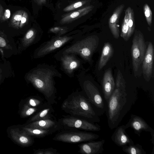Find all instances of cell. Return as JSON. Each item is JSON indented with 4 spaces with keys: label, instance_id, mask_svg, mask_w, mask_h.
Wrapping results in <instances>:
<instances>
[{
    "label": "cell",
    "instance_id": "f546056e",
    "mask_svg": "<svg viewBox=\"0 0 154 154\" xmlns=\"http://www.w3.org/2000/svg\"><path fill=\"white\" fill-rule=\"evenodd\" d=\"M11 12L8 9H6L4 12L1 20L3 21H6L10 17Z\"/></svg>",
    "mask_w": 154,
    "mask_h": 154
},
{
    "label": "cell",
    "instance_id": "d6a6232c",
    "mask_svg": "<svg viewBox=\"0 0 154 154\" xmlns=\"http://www.w3.org/2000/svg\"><path fill=\"white\" fill-rule=\"evenodd\" d=\"M40 1V2H45V0H39V1Z\"/></svg>",
    "mask_w": 154,
    "mask_h": 154
},
{
    "label": "cell",
    "instance_id": "52a82bcc",
    "mask_svg": "<svg viewBox=\"0 0 154 154\" xmlns=\"http://www.w3.org/2000/svg\"><path fill=\"white\" fill-rule=\"evenodd\" d=\"M63 116L58 120L60 131L80 130L98 131L101 130L100 126L94 122L70 115Z\"/></svg>",
    "mask_w": 154,
    "mask_h": 154
},
{
    "label": "cell",
    "instance_id": "5bb4252c",
    "mask_svg": "<svg viewBox=\"0 0 154 154\" xmlns=\"http://www.w3.org/2000/svg\"><path fill=\"white\" fill-rule=\"evenodd\" d=\"M126 129L125 125L118 126L111 137L112 141L119 146L122 147L134 144L132 140L127 134Z\"/></svg>",
    "mask_w": 154,
    "mask_h": 154
},
{
    "label": "cell",
    "instance_id": "9c48e42d",
    "mask_svg": "<svg viewBox=\"0 0 154 154\" xmlns=\"http://www.w3.org/2000/svg\"><path fill=\"white\" fill-rule=\"evenodd\" d=\"M146 46L142 34L138 32L134 34L131 48V55L134 75L138 71L143 59Z\"/></svg>",
    "mask_w": 154,
    "mask_h": 154
},
{
    "label": "cell",
    "instance_id": "d4e9b609",
    "mask_svg": "<svg viewBox=\"0 0 154 154\" xmlns=\"http://www.w3.org/2000/svg\"><path fill=\"white\" fill-rule=\"evenodd\" d=\"M118 17V14L116 13H114L110 19L109 23L111 32L114 38L117 39L119 38V30L116 24Z\"/></svg>",
    "mask_w": 154,
    "mask_h": 154
},
{
    "label": "cell",
    "instance_id": "8992f818",
    "mask_svg": "<svg viewBox=\"0 0 154 154\" xmlns=\"http://www.w3.org/2000/svg\"><path fill=\"white\" fill-rule=\"evenodd\" d=\"M78 32H73L61 36L56 35L49 40L44 42L35 51L33 55L34 59L43 57L59 49L64 45L71 43L81 36Z\"/></svg>",
    "mask_w": 154,
    "mask_h": 154
},
{
    "label": "cell",
    "instance_id": "ac0fdd59",
    "mask_svg": "<svg viewBox=\"0 0 154 154\" xmlns=\"http://www.w3.org/2000/svg\"><path fill=\"white\" fill-rule=\"evenodd\" d=\"M42 35L35 29H29L23 38L22 44L25 48L38 42L41 39Z\"/></svg>",
    "mask_w": 154,
    "mask_h": 154
},
{
    "label": "cell",
    "instance_id": "4fadbf2b",
    "mask_svg": "<svg viewBox=\"0 0 154 154\" xmlns=\"http://www.w3.org/2000/svg\"><path fill=\"white\" fill-rule=\"evenodd\" d=\"M87 142L78 145L79 147V152L85 154H99L103 153L104 150L103 146L105 142L104 140Z\"/></svg>",
    "mask_w": 154,
    "mask_h": 154
},
{
    "label": "cell",
    "instance_id": "1f68e13d",
    "mask_svg": "<svg viewBox=\"0 0 154 154\" xmlns=\"http://www.w3.org/2000/svg\"><path fill=\"white\" fill-rule=\"evenodd\" d=\"M4 12L3 11V10L2 7V6L0 5V20H1Z\"/></svg>",
    "mask_w": 154,
    "mask_h": 154
},
{
    "label": "cell",
    "instance_id": "484cf974",
    "mask_svg": "<svg viewBox=\"0 0 154 154\" xmlns=\"http://www.w3.org/2000/svg\"><path fill=\"white\" fill-rule=\"evenodd\" d=\"M42 109L30 106L26 103L23 106L21 112V116L23 117L29 116L37 111Z\"/></svg>",
    "mask_w": 154,
    "mask_h": 154
},
{
    "label": "cell",
    "instance_id": "cb8c5ba5",
    "mask_svg": "<svg viewBox=\"0 0 154 154\" xmlns=\"http://www.w3.org/2000/svg\"><path fill=\"white\" fill-rule=\"evenodd\" d=\"M122 150L129 154H146V152L142 146L139 144H133L125 146L122 147Z\"/></svg>",
    "mask_w": 154,
    "mask_h": 154
},
{
    "label": "cell",
    "instance_id": "6da1fadb",
    "mask_svg": "<svg viewBox=\"0 0 154 154\" xmlns=\"http://www.w3.org/2000/svg\"><path fill=\"white\" fill-rule=\"evenodd\" d=\"M26 76L27 81L43 95L49 104L56 103L57 90L54 78H61L62 75L54 66L39 64L29 71Z\"/></svg>",
    "mask_w": 154,
    "mask_h": 154
},
{
    "label": "cell",
    "instance_id": "3957f363",
    "mask_svg": "<svg viewBox=\"0 0 154 154\" xmlns=\"http://www.w3.org/2000/svg\"><path fill=\"white\" fill-rule=\"evenodd\" d=\"M61 109L72 116L94 123L100 122L99 116L82 91H77L68 95L63 101Z\"/></svg>",
    "mask_w": 154,
    "mask_h": 154
},
{
    "label": "cell",
    "instance_id": "9a60e30c",
    "mask_svg": "<svg viewBox=\"0 0 154 154\" xmlns=\"http://www.w3.org/2000/svg\"><path fill=\"white\" fill-rule=\"evenodd\" d=\"M115 86L112 71L109 68L105 72L102 82V91L106 103L115 89Z\"/></svg>",
    "mask_w": 154,
    "mask_h": 154
},
{
    "label": "cell",
    "instance_id": "30bf717a",
    "mask_svg": "<svg viewBox=\"0 0 154 154\" xmlns=\"http://www.w3.org/2000/svg\"><path fill=\"white\" fill-rule=\"evenodd\" d=\"M55 58L60 62L61 70L70 78L74 76L76 71L82 69V60L75 54H65Z\"/></svg>",
    "mask_w": 154,
    "mask_h": 154
},
{
    "label": "cell",
    "instance_id": "ffe728a7",
    "mask_svg": "<svg viewBox=\"0 0 154 154\" xmlns=\"http://www.w3.org/2000/svg\"><path fill=\"white\" fill-rule=\"evenodd\" d=\"M113 51V49L110 43L107 42L104 43L98 63L99 70H100L106 65L112 55Z\"/></svg>",
    "mask_w": 154,
    "mask_h": 154
},
{
    "label": "cell",
    "instance_id": "f1b7e54d",
    "mask_svg": "<svg viewBox=\"0 0 154 154\" xmlns=\"http://www.w3.org/2000/svg\"><path fill=\"white\" fill-rule=\"evenodd\" d=\"M144 13L145 16L146 17V19L147 20L148 23L149 25L151 23V19L152 17V13L149 8L147 5H146L145 7Z\"/></svg>",
    "mask_w": 154,
    "mask_h": 154
},
{
    "label": "cell",
    "instance_id": "5b68a950",
    "mask_svg": "<svg viewBox=\"0 0 154 154\" xmlns=\"http://www.w3.org/2000/svg\"><path fill=\"white\" fill-rule=\"evenodd\" d=\"M78 75L80 85L86 97L98 116L105 113L107 103L103 92L90 80L84 78L80 73Z\"/></svg>",
    "mask_w": 154,
    "mask_h": 154
},
{
    "label": "cell",
    "instance_id": "83f0119b",
    "mask_svg": "<svg viewBox=\"0 0 154 154\" xmlns=\"http://www.w3.org/2000/svg\"><path fill=\"white\" fill-rule=\"evenodd\" d=\"M83 1H79L66 7L63 9L64 11H69L81 7L83 4Z\"/></svg>",
    "mask_w": 154,
    "mask_h": 154
},
{
    "label": "cell",
    "instance_id": "d6986e66",
    "mask_svg": "<svg viewBox=\"0 0 154 154\" xmlns=\"http://www.w3.org/2000/svg\"><path fill=\"white\" fill-rule=\"evenodd\" d=\"M21 129L22 131L28 135L38 138L43 137L58 131L56 129H44L24 126L21 128Z\"/></svg>",
    "mask_w": 154,
    "mask_h": 154
},
{
    "label": "cell",
    "instance_id": "ba28073f",
    "mask_svg": "<svg viewBox=\"0 0 154 154\" xmlns=\"http://www.w3.org/2000/svg\"><path fill=\"white\" fill-rule=\"evenodd\" d=\"M99 135L94 133L78 130H69L61 131L53 138L55 141L68 143H78L87 142L98 139Z\"/></svg>",
    "mask_w": 154,
    "mask_h": 154
},
{
    "label": "cell",
    "instance_id": "7402d4cb",
    "mask_svg": "<svg viewBox=\"0 0 154 154\" xmlns=\"http://www.w3.org/2000/svg\"><path fill=\"white\" fill-rule=\"evenodd\" d=\"M90 7H87L70 13L64 17L60 21L61 24L69 23L85 14L89 11Z\"/></svg>",
    "mask_w": 154,
    "mask_h": 154
},
{
    "label": "cell",
    "instance_id": "44dd1931",
    "mask_svg": "<svg viewBox=\"0 0 154 154\" xmlns=\"http://www.w3.org/2000/svg\"><path fill=\"white\" fill-rule=\"evenodd\" d=\"M54 110L51 105L38 111L28 121V123L41 120L52 119Z\"/></svg>",
    "mask_w": 154,
    "mask_h": 154
},
{
    "label": "cell",
    "instance_id": "8fae6325",
    "mask_svg": "<svg viewBox=\"0 0 154 154\" xmlns=\"http://www.w3.org/2000/svg\"><path fill=\"white\" fill-rule=\"evenodd\" d=\"M125 125L126 129L129 128L132 129L134 133L139 137L143 131L150 132L152 137V143L154 144V130L141 117L131 114L128 121Z\"/></svg>",
    "mask_w": 154,
    "mask_h": 154
},
{
    "label": "cell",
    "instance_id": "603a6c76",
    "mask_svg": "<svg viewBox=\"0 0 154 154\" xmlns=\"http://www.w3.org/2000/svg\"><path fill=\"white\" fill-rule=\"evenodd\" d=\"M25 11L20 10L16 12L13 15L11 20V24L13 27L17 28H21L24 26L23 17Z\"/></svg>",
    "mask_w": 154,
    "mask_h": 154
},
{
    "label": "cell",
    "instance_id": "2e32d148",
    "mask_svg": "<svg viewBox=\"0 0 154 154\" xmlns=\"http://www.w3.org/2000/svg\"><path fill=\"white\" fill-rule=\"evenodd\" d=\"M10 133L13 140L18 144L23 146H30L34 142L33 139L31 136L24 133L18 128L11 129Z\"/></svg>",
    "mask_w": 154,
    "mask_h": 154
},
{
    "label": "cell",
    "instance_id": "277c9868",
    "mask_svg": "<svg viewBox=\"0 0 154 154\" xmlns=\"http://www.w3.org/2000/svg\"><path fill=\"white\" fill-rule=\"evenodd\" d=\"M99 41L98 37L94 35L84 38L81 36L58 51L54 55V57L65 54H73L90 63L99 45Z\"/></svg>",
    "mask_w": 154,
    "mask_h": 154
},
{
    "label": "cell",
    "instance_id": "4316f807",
    "mask_svg": "<svg viewBox=\"0 0 154 154\" xmlns=\"http://www.w3.org/2000/svg\"><path fill=\"white\" fill-rule=\"evenodd\" d=\"M57 150L52 147L46 149H40L35 150L33 154H58Z\"/></svg>",
    "mask_w": 154,
    "mask_h": 154
},
{
    "label": "cell",
    "instance_id": "4dcf8cb0",
    "mask_svg": "<svg viewBox=\"0 0 154 154\" xmlns=\"http://www.w3.org/2000/svg\"><path fill=\"white\" fill-rule=\"evenodd\" d=\"M5 45V43L4 40L2 38L0 37V46L4 47Z\"/></svg>",
    "mask_w": 154,
    "mask_h": 154
},
{
    "label": "cell",
    "instance_id": "7a4b0ae2",
    "mask_svg": "<svg viewBox=\"0 0 154 154\" xmlns=\"http://www.w3.org/2000/svg\"><path fill=\"white\" fill-rule=\"evenodd\" d=\"M136 97L128 94L126 88L115 87L107 102L105 112L109 128H116L130 109Z\"/></svg>",
    "mask_w": 154,
    "mask_h": 154
},
{
    "label": "cell",
    "instance_id": "7c38bea8",
    "mask_svg": "<svg viewBox=\"0 0 154 154\" xmlns=\"http://www.w3.org/2000/svg\"><path fill=\"white\" fill-rule=\"evenodd\" d=\"M153 59V46L152 43L150 42L142 63L143 75L147 81L150 80L152 74Z\"/></svg>",
    "mask_w": 154,
    "mask_h": 154
},
{
    "label": "cell",
    "instance_id": "e0dca14e",
    "mask_svg": "<svg viewBox=\"0 0 154 154\" xmlns=\"http://www.w3.org/2000/svg\"><path fill=\"white\" fill-rule=\"evenodd\" d=\"M24 126L41 129H56L60 131L58 121L52 119L41 120L28 123Z\"/></svg>",
    "mask_w": 154,
    "mask_h": 154
}]
</instances>
